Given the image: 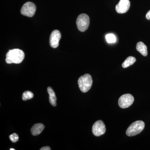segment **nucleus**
<instances>
[{
  "instance_id": "f257e3e1",
  "label": "nucleus",
  "mask_w": 150,
  "mask_h": 150,
  "mask_svg": "<svg viewBox=\"0 0 150 150\" xmlns=\"http://www.w3.org/2000/svg\"><path fill=\"white\" fill-rule=\"evenodd\" d=\"M25 54L23 51L19 49L10 50L6 55V63L8 64H19L24 59Z\"/></svg>"
},
{
  "instance_id": "f03ea898",
  "label": "nucleus",
  "mask_w": 150,
  "mask_h": 150,
  "mask_svg": "<svg viewBox=\"0 0 150 150\" xmlns=\"http://www.w3.org/2000/svg\"><path fill=\"white\" fill-rule=\"evenodd\" d=\"M78 82L81 91L83 93L87 92L90 89L92 85L91 76L88 74H86L79 78Z\"/></svg>"
},
{
  "instance_id": "7ed1b4c3",
  "label": "nucleus",
  "mask_w": 150,
  "mask_h": 150,
  "mask_svg": "<svg viewBox=\"0 0 150 150\" xmlns=\"http://www.w3.org/2000/svg\"><path fill=\"white\" fill-rule=\"evenodd\" d=\"M145 123L143 121H135L129 126L126 134L129 137H133L139 134L144 129Z\"/></svg>"
},
{
  "instance_id": "20e7f679",
  "label": "nucleus",
  "mask_w": 150,
  "mask_h": 150,
  "mask_svg": "<svg viewBox=\"0 0 150 150\" xmlns=\"http://www.w3.org/2000/svg\"><path fill=\"white\" fill-rule=\"evenodd\" d=\"M90 24L89 17L86 14H81L78 17L76 25L78 29L81 32H84L88 28Z\"/></svg>"
},
{
  "instance_id": "39448f33",
  "label": "nucleus",
  "mask_w": 150,
  "mask_h": 150,
  "mask_svg": "<svg viewBox=\"0 0 150 150\" xmlns=\"http://www.w3.org/2000/svg\"><path fill=\"white\" fill-rule=\"evenodd\" d=\"M35 11L36 7L35 5L31 2H28L23 6L21 12L23 15L31 17L35 14Z\"/></svg>"
},
{
  "instance_id": "423d86ee",
  "label": "nucleus",
  "mask_w": 150,
  "mask_h": 150,
  "mask_svg": "<svg viewBox=\"0 0 150 150\" xmlns=\"http://www.w3.org/2000/svg\"><path fill=\"white\" fill-rule=\"evenodd\" d=\"M134 100L133 96L130 94H126L120 97L118 99V105L121 108H127L133 104Z\"/></svg>"
},
{
  "instance_id": "0eeeda50",
  "label": "nucleus",
  "mask_w": 150,
  "mask_h": 150,
  "mask_svg": "<svg viewBox=\"0 0 150 150\" xmlns=\"http://www.w3.org/2000/svg\"><path fill=\"white\" fill-rule=\"evenodd\" d=\"M106 131L105 125L102 121L99 120L96 121L92 127V132L96 137H99L103 135Z\"/></svg>"
},
{
  "instance_id": "6e6552de",
  "label": "nucleus",
  "mask_w": 150,
  "mask_h": 150,
  "mask_svg": "<svg viewBox=\"0 0 150 150\" xmlns=\"http://www.w3.org/2000/svg\"><path fill=\"white\" fill-rule=\"evenodd\" d=\"M61 37L62 35L61 33L59 30H56L51 33L49 39V43L52 48H56L58 47Z\"/></svg>"
},
{
  "instance_id": "1a4fd4ad",
  "label": "nucleus",
  "mask_w": 150,
  "mask_h": 150,
  "mask_svg": "<svg viewBox=\"0 0 150 150\" xmlns=\"http://www.w3.org/2000/svg\"><path fill=\"white\" fill-rule=\"evenodd\" d=\"M131 3L129 0H121L115 6V10L118 13L127 12L130 8Z\"/></svg>"
},
{
  "instance_id": "9d476101",
  "label": "nucleus",
  "mask_w": 150,
  "mask_h": 150,
  "mask_svg": "<svg viewBox=\"0 0 150 150\" xmlns=\"http://www.w3.org/2000/svg\"><path fill=\"white\" fill-rule=\"evenodd\" d=\"M44 128L45 127L44 125L42 123L35 124L33 126L30 130L31 134L33 136H37L39 135L43 131Z\"/></svg>"
},
{
  "instance_id": "9b49d317",
  "label": "nucleus",
  "mask_w": 150,
  "mask_h": 150,
  "mask_svg": "<svg viewBox=\"0 0 150 150\" xmlns=\"http://www.w3.org/2000/svg\"><path fill=\"white\" fill-rule=\"evenodd\" d=\"M136 48L137 51H139L143 56H146L147 55V47L143 42H138L137 43Z\"/></svg>"
},
{
  "instance_id": "f8f14e48",
  "label": "nucleus",
  "mask_w": 150,
  "mask_h": 150,
  "mask_svg": "<svg viewBox=\"0 0 150 150\" xmlns=\"http://www.w3.org/2000/svg\"><path fill=\"white\" fill-rule=\"evenodd\" d=\"M47 91L49 95V102L53 106H56V97L55 92L53 89L50 87H48L47 88Z\"/></svg>"
},
{
  "instance_id": "ddd939ff",
  "label": "nucleus",
  "mask_w": 150,
  "mask_h": 150,
  "mask_svg": "<svg viewBox=\"0 0 150 150\" xmlns=\"http://www.w3.org/2000/svg\"><path fill=\"white\" fill-rule=\"evenodd\" d=\"M136 62V59L133 56H129L123 62L122 64V67L123 68H128L131 66Z\"/></svg>"
},
{
  "instance_id": "4468645a",
  "label": "nucleus",
  "mask_w": 150,
  "mask_h": 150,
  "mask_svg": "<svg viewBox=\"0 0 150 150\" xmlns=\"http://www.w3.org/2000/svg\"><path fill=\"white\" fill-rule=\"evenodd\" d=\"M34 96L33 93L29 91H25L23 93L22 99L23 100H27L32 98Z\"/></svg>"
},
{
  "instance_id": "2eb2a0df",
  "label": "nucleus",
  "mask_w": 150,
  "mask_h": 150,
  "mask_svg": "<svg viewBox=\"0 0 150 150\" xmlns=\"http://www.w3.org/2000/svg\"><path fill=\"white\" fill-rule=\"evenodd\" d=\"M105 39L108 43H115L116 41V37L112 33L108 34L105 35Z\"/></svg>"
},
{
  "instance_id": "dca6fc26",
  "label": "nucleus",
  "mask_w": 150,
  "mask_h": 150,
  "mask_svg": "<svg viewBox=\"0 0 150 150\" xmlns=\"http://www.w3.org/2000/svg\"><path fill=\"white\" fill-rule=\"evenodd\" d=\"M10 139L12 142L13 143L17 142L18 141L19 137L17 134L16 133H13V134H11L9 137Z\"/></svg>"
},
{
  "instance_id": "f3484780",
  "label": "nucleus",
  "mask_w": 150,
  "mask_h": 150,
  "mask_svg": "<svg viewBox=\"0 0 150 150\" xmlns=\"http://www.w3.org/2000/svg\"><path fill=\"white\" fill-rule=\"evenodd\" d=\"M51 150V148L49 146H44L41 148L40 150Z\"/></svg>"
},
{
  "instance_id": "a211bd4d",
  "label": "nucleus",
  "mask_w": 150,
  "mask_h": 150,
  "mask_svg": "<svg viewBox=\"0 0 150 150\" xmlns=\"http://www.w3.org/2000/svg\"><path fill=\"white\" fill-rule=\"evenodd\" d=\"M146 17L147 19L150 20V10L146 14Z\"/></svg>"
},
{
  "instance_id": "6ab92c4d",
  "label": "nucleus",
  "mask_w": 150,
  "mask_h": 150,
  "mask_svg": "<svg viewBox=\"0 0 150 150\" xmlns=\"http://www.w3.org/2000/svg\"><path fill=\"white\" fill-rule=\"evenodd\" d=\"M10 150H15V149H10Z\"/></svg>"
}]
</instances>
